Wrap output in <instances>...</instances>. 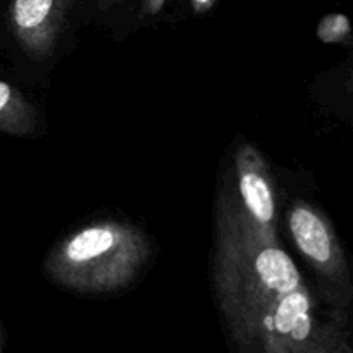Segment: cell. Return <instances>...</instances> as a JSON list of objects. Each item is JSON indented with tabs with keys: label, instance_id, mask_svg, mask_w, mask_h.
I'll list each match as a JSON object with an SVG mask.
<instances>
[{
	"label": "cell",
	"instance_id": "obj_9",
	"mask_svg": "<svg viewBox=\"0 0 353 353\" xmlns=\"http://www.w3.org/2000/svg\"><path fill=\"white\" fill-rule=\"evenodd\" d=\"M217 3V0H190V6H192L193 12L202 16V14H207L214 6Z\"/></svg>",
	"mask_w": 353,
	"mask_h": 353
},
{
	"label": "cell",
	"instance_id": "obj_6",
	"mask_svg": "<svg viewBox=\"0 0 353 353\" xmlns=\"http://www.w3.org/2000/svg\"><path fill=\"white\" fill-rule=\"evenodd\" d=\"M43 126V112L28 93L14 83L0 79V134L34 138Z\"/></svg>",
	"mask_w": 353,
	"mask_h": 353
},
{
	"label": "cell",
	"instance_id": "obj_10",
	"mask_svg": "<svg viewBox=\"0 0 353 353\" xmlns=\"http://www.w3.org/2000/svg\"><path fill=\"white\" fill-rule=\"evenodd\" d=\"M124 0H97V7L105 12V10H110V9H114V7L121 6Z\"/></svg>",
	"mask_w": 353,
	"mask_h": 353
},
{
	"label": "cell",
	"instance_id": "obj_7",
	"mask_svg": "<svg viewBox=\"0 0 353 353\" xmlns=\"http://www.w3.org/2000/svg\"><path fill=\"white\" fill-rule=\"evenodd\" d=\"M317 38L327 45H345L352 47L350 19L341 12H331L317 24Z\"/></svg>",
	"mask_w": 353,
	"mask_h": 353
},
{
	"label": "cell",
	"instance_id": "obj_8",
	"mask_svg": "<svg viewBox=\"0 0 353 353\" xmlns=\"http://www.w3.org/2000/svg\"><path fill=\"white\" fill-rule=\"evenodd\" d=\"M168 0H141V14L145 17H155L162 12Z\"/></svg>",
	"mask_w": 353,
	"mask_h": 353
},
{
	"label": "cell",
	"instance_id": "obj_2",
	"mask_svg": "<svg viewBox=\"0 0 353 353\" xmlns=\"http://www.w3.org/2000/svg\"><path fill=\"white\" fill-rule=\"evenodd\" d=\"M145 231L123 219H97L62 236L48 250L43 274L54 286L107 295L133 285L152 259Z\"/></svg>",
	"mask_w": 353,
	"mask_h": 353
},
{
	"label": "cell",
	"instance_id": "obj_1",
	"mask_svg": "<svg viewBox=\"0 0 353 353\" xmlns=\"http://www.w3.org/2000/svg\"><path fill=\"white\" fill-rule=\"evenodd\" d=\"M212 281L231 341L241 352H271L279 326L307 285L278 238H265L241 210L233 178L216 202Z\"/></svg>",
	"mask_w": 353,
	"mask_h": 353
},
{
	"label": "cell",
	"instance_id": "obj_3",
	"mask_svg": "<svg viewBox=\"0 0 353 353\" xmlns=\"http://www.w3.org/2000/svg\"><path fill=\"white\" fill-rule=\"evenodd\" d=\"M286 230L314 271L323 300L333 312L347 314L353 299L352 274L330 217L314 203L293 200L286 210Z\"/></svg>",
	"mask_w": 353,
	"mask_h": 353
},
{
	"label": "cell",
	"instance_id": "obj_5",
	"mask_svg": "<svg viewBox=\"0 0 353 353\" xmlns=\"http://www.w3.org/2000/svg\"><path fill=\"white\" fill-rule=\"evenodd\" d=\"M233 186L241 210L265 238H278V203L265 157L255 145L243 141L234 150Z\"/></svg>",
	"mask_w": 353,
	"mask_h": 353
},
{
	"label": "cell",
	"instance_id": "obj_11",
	"mask_svg": "<svg viewBox=\"0 0 353 353\" xmlns=\"http://www.w3.org/2000/svg\"><path fill=\"white\" fill-rule=\"evenodd\" d=\"M3 348H6V334H3L2 324H0V353L3 352Z\"/></svg>",
	"mask_w": 353,
	"mask_h": 353
},
{
	"label": "cell",
	"instance_id": "obj_4",
	"mask_svg": "<svg viewBox=\"0 0 353 353\" xmlns=\"http://www.w3.org/2000/svg\"><path fill=\"white\" fill-rule=\"evenodd\" d=\"M71 0H10L7 30L21 54L47 62L57 54L68 28Z\"/></svg>",
	"mask_w": 353,
	"mask_h": 353
}]
</instances>
